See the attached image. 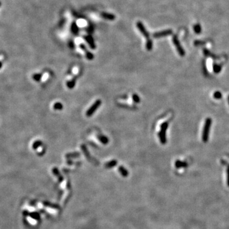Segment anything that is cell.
<instances>
[{"instance_id": "cell-1", "label": "cell", "mask_w": 229, "mask_h": 229, "mask_svg": "<svg viewBox=\"0 0 229 229\" xmlns=\"http://www.w3.org/2000/svg\"><path fill=\"white\" fill-rule=\"evenodd\" d=\"M211 123L212 120L210 118H207L205 121V124L204 125L203 131H202V139L204 142L207 141L209 138V135L210 129H211Z\"/></svg>"}, {"instance_id": "cell-9", "label": "cell", "mask_w": 229, "mask_h": 229, "mask_svg": "<svg viewBox=\"0 0 229 229\" xmlns=\"http://www.w3.org/2000/svg\"><path fill=\"white\" fill-rule=\"evenodd\" d=\"M41 142L40 141H36L35 143H34V144H33V148H34V149H36V148H37L39 146L41 145Z\"/></svg>"}, {"instance_id": "cell-2", "label": "cell", "mask_w": 229, "mask_h": 229, "mask_svg": "<svg viewBox=\"0 0 229 229\" xmlns=\"http://www.w3.org/2000/svg\"><path fill=\"white\" fill-rule=\"evenodd\" d=\"M169 125V123L167 122H164L161 125V129L160 130L159 133V136L160 141L161 143L164 144L166 143V132L167 130V127Z\"/></svg>"}, {"instance_id": "cell-8", "label": "cell", "mask_w": 229, "mask_h": 229, "mask_svg": "<svg viewBox=\"0 0 229 229\" xmlns=\"http://www.w3.org/2000/svg\"><path fill=\"white\" fill-rule=\"evenodd\" d=\"M213 96H214V98H215V99H221L222 95H221V92H218V91H216V92H214V94H213Z\"/></svg>"}, {"instance_id": "cell-6", "label": "cell", "mask_w": 229, "mask_h": 229, "mask_svg": "<svg viewBox=\"0 0 229 229\" xmlns=\"http://www.w3.org/2000/svg\"><path fill=\"white\" fill-rule=\"evenodd\" d=\"M75 80L73 79V80H71V81H69L67 83V87H68V88H69V89H73V88L74 87V85H75Z\"/></svg>"}, {"instance_id": "cell-3", "label": "cell", "mask_w": 229, "mask_h": 229, "mask_svg": "<svg viewBox=\"0 0 229 229\" xmlns=\"http://www.w3.org/2000/svg\"><path fill=\"white\" fill-rule=\"evenodd\" d=\"M101 104V100L96 101L95 103L91 106V107L87 111L86 115L87 116V117H91V116H92V115L94 113L95 111L98 110V108L100 106Z\"/></svg>"}, {"instance_id": "cell-14", "label": "cell", "mask_w": 229, "mask_h": 229, "mask_svg": "<svg viewBox=\"0 0 229 229\" xmlns=\"http://www.w3.org/2000/svg\"><path fill=\"white\" fill-rule=\"evenodd\" d=\"M78 156V155H79V154H74V155H73V154H68V155H66V156L67 157H73V156Z\"/></svg>"}, {"instance_id": "cell-17", "label": "cell", "mask_w": 229, "mask_h": 229, "mask_svg": "<svg viewBox=\"0 0 229 229\" xmlns=\"http://www.w3.org/2000/svg\"><path fill=\"white\" fill-rule=\"evenodd\" d=\"M0 7H1V2H0Z\"/></svg>"}, {"instance_id": "cell-11", "label": "cell", "mask_w": 229, "mask_h": 229, "mask_svg": "<svg viewBox=\"0 0 229 229\" xmlns=\"http://www.w3.org/2000/svg\"><path fill=\"white\" fill-rule=\"evenodd\" d=\"M41 75L40 74H36L33 76V78L35 80H36V81H39L40 80V78H41Z\"/></svg>"}, {"instance_id": "cell-5", "label": "cell", "mask_w": 229, "mask_h": 229, "mask_svg": "<svg viewBox=\"0 0 229 229\" xmlns=\"http://www.w3.org/2000/svg\"><path fill=\"white\" fill-rule=\"evenodd\" d=\"M98 138L103 144H107L108 143V139L106 137H105V136H103V135H99L98 136Z\"/></svg>"}, {"instance_id": "cell-4", "label": "cell", "mask_w": 229, "mask_h": 229, "mask_svg": "<svg viewBox=\"0 0 229 229\" xmlns=\"http://www.w3.org/2000/svg\"><path fill=\"white\" fill-rule=\"evenodd\" d=\"M174 44H175V45H176V48H177L178 52H179V54H180L181 55H182V56H183V55H184V54H185V52H184V50L182 48H181V45H180V43H179L178 41L177 40H176V39H174Z\"/></svg>"}, {"instance_id": "cell-13", "label": "cell", "mask_w": 229, "mask_h": 229, "mask_svg": "<svg viewBox=\"0 0 229 229\" xmlns=\"http://www.w3.org/2000/svg\"><path fill=\"white\" fill-rule=\"evenodd\" d=\"M115 164H116V162L115 161H111V162H110V163L108 164V166H113L114 165H115Z\"/></svg>"}, {"instance_id": "cell-16", "label": "cell", "mask_w": 229, "mask_h": 229, "mask_svg": "<svg viewBox=\"0 0 229 229\" xmlns=\"http://www.w3.org/2000/svg\"><path fill=\"white\" fill-rule=\"evenodd\" d=\"M228 103H229V96H228Z\"/></svg>"}, {"instance_id": "cell-15", "label": "cell", "mask_w": 229, "mask_h": 229, "mask_svg": "<svg viewBox=\"0 0 229 229\" xmlns=\"http://www.w3.org/2000/svg\"><path fill=\"white\" fill-rule=\"evenodd\" d=\"M1 66H2V63L0 62V67H1Z\"/></svg>"}, {"instance_id": "cell-10", "label": "cell", "mask_w": 229, "mask_h": 229, "mask_svg": "<svg viewBox=\"0 0 229 229\" xmlns=\"http://www.w3.org/2000/svg\"><path fill=\"white\" fill-rule=\"evenodd\" d=\"M132 99H133L134 101L136 102V103H139L140 101L139 96L136 94H134L133 96H132Z\"/></svg>"}, {"instance_id": "cell-7", "label": "cell", "mask_w": 229, "mask_h": 229, "mask_svg": "<svg viewBox=\"0 0 229 229\" xmlns=\"http://www.w3.org/2000/svg\"><path fill=\"white\" fill-rule=\"evenodd\" d=\"M54 108L57 110H60L62 109V104L60 103H55L54 105Z\"/></svg>"}, {"instance_id": "cell-12", "label": "cell", "mask_w": 229, "mask_h": 229, "mask_svg": "<svg viewBox=\"0 0 229 229\" xmlns=\"http://www.w3.org/2000/svg\"><path fill=\"white\" fill-rule=\"evenodd\" d=\"M214 71L216 73H218L220 71V67H219L218 66H215L214 67Z\"/></svg>"}]
</instances>
